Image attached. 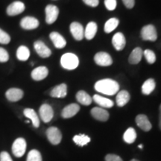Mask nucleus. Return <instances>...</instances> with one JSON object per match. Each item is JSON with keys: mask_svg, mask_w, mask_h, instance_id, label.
<instances>
[{"mask_svg": "<svg viewBox=\"0 0 161 161\" xmlns=\"http://www.w3.org/2000/svg\"><path fill=\"white\" fill-rule=\"evenodd\" d=\"M95 90L104 95L114 96L119 90V85L114 80L106 78L98 80L95 84Z\"/></svg>", "mask_w": 161, "mask_h": 161, "instance_id": "1", "label": "nucleus"}, {"mask_svg": "<svg viewBox=\"0 0 161 161\" xmlns=\"http://www.w3.org/2000/svg\"><path fill=\"white\" fill-rule=\"evenodd\" d=\"M62 67L68 70L75 69L79 64V60L75 54L66 53L60 58Z\"/></svg>", "mask_w": 161, "mask_h": 161, "instance_id": "2", "label": "nucleus"}, {"mask_svg": "<svg viewBox=\"0 0 161 161\" xmlns=\"http://www.w3.org/2000/svg\"><path fill=\"white\" fill-rule=\"evenodd\" d=\"M141 37L143 40L155 41L158 38L157 30L153 25H147L141 30Z\"/></svg>", "mask_w": 161, "mask_h": 161, "instance_id": "3", "label": "nucleus"}, {"mask_svg": "<svg viewBox=\"0 0 161 161\" xmlns=\"http://www.w3.org/2000/svg\"><path fill=\"white\" fill-rule=\"evenodd\" d=\"M26 150V142L23 138H18L12 146V152L17 158H21L24 155Z\"/></svg>", "mask_w": 161, "mask_h": 161, "instance_id": "4", "label": "nucleus"}, {"mask_svg": "<svg viewBox=\"0 0 161 161\" xmlns=\"http://www.w3.org/2000/svg\"><path fill=\"white\" fill-rule=\"evenodd\" d=\"M46 136L52 144L58 145L62 140V134L60 130L56 127H50L46 130Z\"/></svg>", "mask_w": 161, "mask_h": 161, "instance_id": "5", "label": "nucleus"}, {"mask_svg": "<svg viewBox=\"0 0 161 161\" xmlns=\"http://www.w3.org/2000/svg\"><path fill=\"white\" fill-rule=\"evenodd\" d=\"M46 22L48 24H52L57 20L59 9L57 6L53 5H49L46 7Z\"/></svg>", "mask_w": 161, "mask_h": 161, "instance_id": "6", "label": "nucleus"}, {"mask_svg": "<svg viewBox=\"0 0 161 161\" xmlns=\"http://www.w3.org/2000/svg\"><path fill=\"white\" fill-rule=\"evenodd\" d=\"M39 114L41 119L44 122L47 123V122H49L53 118L54 111L51 106L47 104H43L40 108Z\"/></svg>", "mask_w": 161, "mask_h": 161, "instance_id": "7", "label": "nucleus"}, {"mask_svg": "<svg viewBox=\"0 0 161 161\" xmlns=\"http://www.w3.org/2000/svg\"><path fill=\"white\" fill-rule=\"evenodd\" d=\"M94 60L97 65L102 66H110L113 63V60L110 55L104 52H100L96 54Z\"/></svg>", "mask_w": 161, "mask_h": 161, "instance_id": "8", "label": "nucleus"}, {"mask_svg": "<svg viewBox=\"0 0 161 161\" xmlns=\"http://www.w3.org/2000/svg\"><path fill=\"white\" fill-rule=\"evenodd\" d=\"M34 47L36 52L37 53V55L40 57L43 58H49L50 55H52V52L50 50L49 48H48L46 46V44L43 43V41H40V40H37V41L35 42L34 43Z\"/></svg>", "mask_w": 161, "mask_h": 161, "instance_id": "9", "label": "nucleus"}, {"mask_svg": "<svg viewBox=\"0 0 161 161\" xmlns=\"http://www.w3.org/2000/svg\"><path fill=\"white\" fill-rule=\"evenodd\" d=\"M70 31L72 37L76 40H81L84 37V28L81 24L77 22H73L70 25Z\"/></svg>", "mask_w": 161, "mask_h": 161, "instance_id": "10", "label": "nucleus"}, {"mask_svg": "<svg viewBox=\"0 0 161 161\" xmlns=\"http://www.w3.org/2000/svg\"><path fill=\"white\" fill-rule=\"evenodd\" d=\"M20 26L25 30L35 29L39 26V21L33 17H25L20 21Z\"/></svg>", "mask_w": 161, "mask_h": 161, "instance_id": "11", "label": "nucleus"}, {"mask_svg": "<svg viewBox=\"0 0 161 161\" xmlns=\"http://www.w3.org/2000/svg\"><path fill=\"white\" fill-rule=\"evenodd\" d=\"M25 5L22 2H14L11 3L7 8V14L8 16H16L20 14L25 11Z\"/></svg>", "mask_w": 161, "mask_h": 161, "instance_id": "12", "label": "nucleus"}, {"mask_svg": "<svg viewBox=\"0 0 161 161\" xmlns=\"http://www.w3.org/2000/svg\"><path fill=\"white\" fill-rule=\"evenodd\" d=\"M80 110V107L77 104H70L66 106L61 112L62 117L64 119H69L73 117Z\"/></svg>", "mask_w": 161, "mask_h": 161, "instance_id": "13", "label": "nucleus"}, {"mask_svg": "<svg viewBox=\"0 0 161 161\" xmlns=\"http://www.w3.org/2000/svg\"><path fill=\"white\" fill-rule=\"evenodd\" d=\"M24 92L19 88H11L5 92V96L10 102H18L23 97Z\"/></svg>", "mask_w": 161, "mask_h": 161, "instance_id": "14", "label": "nucleus"}, {"mask_svg": "<svg viewBox=\"0 0 161 161\" xmlns=\"http://www.w3.org/2000/svg\"><path fill=\"white\" fill-rule=\"evenodd\" d=\"M91 115L94 119L102 122H106L109 119V113L102 108H93L91 110Z\"/></svg>", "mask_w": 161, "mask_h": 161, "instance_id": "15", "label": "nucleus"}, {"mask_svg": "<svg viewBox=\"0 0 161 161\" xmlns=\"http://www.w3.org/2000/svg\"><path fill=\"white\" fill-rule=\"evenodd\" d=\"M112 43L117 51H121V50L123 49L126 44L125 37L123 34L120 33V32L115 34L113 37Z\"/></svg>", "mask_w": 161, "mask_h": 161, "instance_id": "16", "label": "nucleus"}, {"mask_svg": "<svg viewBox=\"0 0 161 161\" xmlns=\"http://www.w3.org/2000/svg\"><path fill=\"white\" fill-rule=\"evenodd\" d=\"M136 123L138 127L144 131H149L152 129V125L148 120V117L144 114H140L136 117Z\"/></svg>", "mask_w": 161, "mask_h": 161, "instance_id": "17", "label": "nucleus"}, {"mask_svg": "<svg viewBox=\"0 0 161 161\" xmlns=\"http://www.w3.org/2000/svg\"><path fill=\"white\" fill-rule=\"evenodd\" d=\"M49 37L57 49H63L66 45V41L63 36L58 32H52Z\"/></svg>", "mask_w": 161, "mask_h": 161, "instance_id": "18", "label": "nucleus"}, {"mask_svg": "<svg viewBox=\"0 0 161 161\" xmlns=\"http://www.w3.org/2000/svg\"><path fill=\"white\" fill-rule=\"evenodd\" d=\"M67 94V86L65 84H60L55 86L50 92V96L54 98H64Z\"/></svg>", "mask_w": 161, "mask_h": 161, "instance_id": "19", "label": "nucleus"}, {"mask_svg": "<svg viewBox=\"0 0 161 161\" xmlns=\"http://www.w3.org/2000/svg\"><path fill=\"white\" fill-rule=\"evenodd\" d=\"M49 70L46 66H39L31 72V78L35 80H41L47 77Z\"/></svg>", "mask_w": 161, "mask_h": 161, "instance_id": "20", "label": "nucleus"}, {"mask_svg": "<svg viewBox=\"0 0 161 161\" xmlns=\"http://www.w3.org/2000/svg\"><path fill=\"white\" fill-rule=\"evenodd\" d=\"M24 115L25 117L29 119L31 121L32 125L35 128H38L40 126V119L38 117L37 113H36L33 109L31 108H26L23 111Z\"/></svg>", "mask_w": 161, "mask_h": 161, "instance_id": "21", "label": "nucleus"}, {"mask_svg": "<svg viewBox=\"0 0 161 161\" xmlns=\"http://www.w3.org/2000/svg\"><path fill=\"white\" fill-rule=\"evenodd\" d=\"M143 55V51L140 47H136L130 53L128 58V62L130 64H137L140 62Z\"/></svg>", "mask_w": 161, "mask_h": 161, "instance_id": "22", "label": "nucleus"}, {"mask_svg": "<svg viewBox=\"0 0 161 161\" xmlns=\"http://www.w3.org/2000/svg\"><path fill=\"white\" fill-rule=\"evenodd\" d=\"M92 99H93L96 104H98L100 107H102V108H110L114 106V102L112 100L109 99V98H104L102 96L94 95Z\"/></svg>", "mask_w": 161, "mask_h": 161, "instance_id": "23", "label": "nucleus"}, {"mask_svg": "<svg viewBox=\"0 0 161 161\" xmlns=\"http://www.w3.org/2000/svg\"><path fill=\"white\" fill-rule=\"evenodd\" d=\"M130 94L126 90H121L118 92L116 98V104L119 107H123L128 103L130 100Z\"/></svg>", "mask_w": 161, "mask_h": 161, "instance_id": "24", "label": "nucleus"}, {"mask_svg": "<svg viewBox=\"0 0 161 161\" xmlns=\"http://www.w3.org/2000/svg\"><path fill=\"white\" fill-rule=\"evenodd\" d=\"M97 25L94 22H90L86 25L85 32H84V37L86 40H92L95 37L96 32H97Z\"/></svg>", "mask_w": 161, "mask_h": 161, "instance_id": "25", "label": "nucleus"}, {"mask_svg": "<svg viewBox=\"0 0 161 161\" xmlns=\"http://www.w3.org/2000/svg\"><path fill=\"white\" fill-rule=\"evenodd\" d=\"M76 99L80 104L88 106L92 103V98L88 93L84 90H80L76 94Z\"/></svg>", "mask_w": 161, "mask_h": 161, "instance_id": "26", "label": "nucleus"}, {"mask_svg": "<svg viewBox=\"0 0 161 161\" xmlns=\"http://www.w3.org/2000/svg\"><path fill=\"white\" fill-rule=\"evenodd\" d=\"M156 84L154 79L149 78L144 82L142 86V92L144 95H149L155 89Z\"/></svg>", "mask_w": 161, "mask_h": 161, "instance_id": "27", "label": "nucleus"}, {"mask_svg": "<svg viewBox=\"0 0 161 161\" xmlns=\"http://www.w3.org/2000/svg\"><path fill=\"white\" fill-rule=\"evenodd\" d=\"M30 56V51L25 46H20L17 49V58L21 61H25L29 59Z\"/></svg>", "mask_w": 161, "mask_h": 161, "instance_id": "28", "label": "nucleus"}, {"mask_svg": "<svg viewBox=\"0 0 161 161\" xmlns=\"http://www.w3.org/2000/svg\"><path fill=\"white\" fill-rule=\"evenodd\" d=\"M136 138V133L133 128H129L126 130L123 135L125 142L128 144H131L134 142Z\"/></svg>", "mask_w": 161, "mask_h": 161, "instance_id": "29", "label": "nucleus"}, {"mask_svg": "<svg viewBox=\"0 0 161 161\" xmlns=\"http://www.w3.org/2000/svg\"><path fill=\"white\" fill-rule=\"evenodd\" d=\"M119 19H116V18H111V19H108V21L106 22L105 25H104V31L106 33H110L114 30L116 29L119 25Z\"/></svg>", "mask_w": 161, "mask_h": 161, "instance_id": "30", "label": "nucleus"}, {"mask_svg": "<svg viewBox=\"0 0 161 161\" xmlns=\"http://www.w3.org/2000/svg\"><path fill=\"white\" fill-rule=\"evenodd\" d=\"M73 141L78 146H84L89 143L90 138L88 136L85 135V134H78V135H75L74 136Z\"/></svg>", "mask_w": 161, "mask_h": 161, "instance_id": "31", "label": "nucleus"}, {"mask_svg": "<svg viewBox=\"0 0 161 161\" xmlns=\"http://www.w3.org/2000/svg\"><path fill=\"white\" fill-rule=\"evenodd\" d=\"M26 161H42V157L37 150L33 149L30 151Z\"/></svg>", "mask_w": 161, "mask_h": 161, "instance_id": "32", "label": "nucleus"}, {"mask_svg": "<svg viewBox=\"0 0 161 161\" xmlns=\"http://www.w3.org/2000/svg\"><path fill=\"white\" fill-rule=\"evenodd\" d=\"M143 55L146 58V59L149 64H153L156 61V55L154 52L152 50L146 49L143 52Z\"/></svg>", "mask_w": 161, "mask_h": 161, "instance_id": "33", "label": "nucleus"}, {"mask_svg": "<svg viewBox=\"0 0 161 161\" xmlns=\"http://www.w3.org/2000/svg\"><path fill=\"white\" fill-rule=\"evenodd\" d=\"M11 41V37L8 33L0 29V43L8 44Z\"/></svg>", "mask_w": 161, "mask_h": 161, "instance_id": "34", "label": "nucleus"}, {"mask_svg": "<svg viewBox=\"0 0 161 161\" xmlns=\"http://www.w3.org/2000/svg\"><path fill=\"white\" fill-rule=\"evenodd\" d=\"M9 59V55L5 49L0 47V63H5Z\"/></svg>", "mask_w": 161, "mask_h": 161, "instance_id": "35", "label": "nucleus"}, {"mask_svg": "<svg viewBox=\"0 0 161 161\" xmlns=\"http://www.w3.org/2000/svg\"><path fill=\"white\" fill-rule=\"evenodd\" d=\"M106 8L109 11H114L116 8V0H104Z\"/></svg>", "mask_w": 161, "mask_h": 161, "instance_id": "36", "label": "nucleus"}, {"mask_svg": "<svg viewBox=\"0 0 161 161\" xmlns=\"http://www.w3.org/2000/svg\"><path fill=\"white\" fill-rule=\"evenodd\" d=\"M105 161H123L119 156L116 155V154H108L105 157Z\"/></svg>", "mask_w": 161, "mask_h": 161, "instance_id": "37", "label": "nucleus"}, {"mask_svg": "<svg viewBox=\"0 0 161 161\" xmlns=\"http://www.w3.org/2000/svg\"><path fill=\"white\" fill-rule=\"evenodd\" d=\"M0 161H13L10 154L6 152L0 153Z\"/></svg>", "mask_w": 161, "mask_h": 161, "instance_id": "38", "label": "nucleus"}, {"mask_svg": "<svg viewBox=\"0 0 161 161\" xmlns=\"http://www.w3.org/2000/svg\"><path fill=\"white\" fill-rule=\"evenodd\" d=\"M83 2L86 5L90 6V7H97L99 3L98 0H83Z\"/></svg>", "mask_w": 161, "mask_h": 161, "instance_id": "39", "label": "nucleus"}, {"mask_svg": "<svg viewBox=\"0 0 161 161\" xmlns=\"http://www.w3.org/2000/svg\"><path fill=\"white\" fill-rule=\"evenodd\" d=\"M124 5L127 8L131 9L134 8V4H135V0H122Z\"/></svg>", "mask_w": 161, "mask_h": 161, "instance_id": "40", "label": "nucleus"}, {"mask_svg": "<svg viewBox=\"0 0 161 161\" xmlns=\"http://www.w3.org/2000/svg\"><path fill=\"white\" fill-rule=\"evenodd\" d=\"M159 111H160V114H159V126H160V128L161 130V104L160 106V109H159Z\"/></svg>", "mask_w": 161, "mask_h": 161, "instance_id": "41", "label": "nucleus"}, {"mask_svg": "<svg viewBox=\"0 0 161 161\" xmlns=\"http://www.w3.org/2000/svg\"><path fill=\"white\" fill-rule=\"evenodd\" d=\"M139 148H142V145H140V146H139Z\"/></svg>", "mask_w": 161, "mask_h": 161, "instance_id": "42", "label": "nucleus"}, {"mask_svg": "<svg viewBox=\"0 0 161 161\" xmlns=\"http://www.w3.org/2000/svg\"><path fill=\"white\" fill-rule=\"evenodd\" d=\"M130 161H139L137 160H136V159H133V160H131Z\"/></svg>", "mask_w": 161, "mask_h": 161, "instance_id": "43", "label": "nucleus"}]
</instances>
